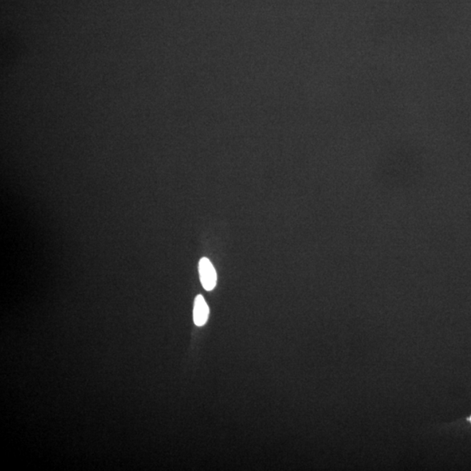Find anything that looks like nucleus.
Wrapping results in <instances>:
<instances>
[{
  "label": "nucleus",
  "instance_id": "obj_3",
  "mask_svg": "<svg viewBox=\"0 0 471 471\" xmlns=\"http://www.w3.org/2000/svg\"><path fill=\"white\" fill-rule=\"evenodd\" d=\"M470 421H471V417H470Z\"/></svg>",
  "mask_w": 471,
  "mask_h": 471
},
{
  "label": "nucleus",
  "instance_id": "obj_2",
  "mask_svg": "<svg viewBox=\"0 0 471 471\" xmlns=\"http://www.w3.org/2000/svg\"><path fill=\"white\" fill-rule=\"evenodd\" d=\"M209 306L202 295L196 297L193 311L194 323L198 327H203L206 325L208 318H209Z\"/></svg>",
  "mask_w": 471,
  "mask_h": 471
},
{
  "label": "nucleus",
  "instance_id": "obj_1",
  "mask_svg": "<svg viewBox=\"0 0 471 471\" xmlns=\"http://www.w3.org/2000/svg\"><path fill=\"white\" fill-rule=\"evenodd\" d=\"M200 280H201L203 288L206 290H212L217 285V273L209 258H203L200 259L198 265Z\"/></svg>",
  "mask_w": 471,
  "mask_h": 471
}]
</instances>
